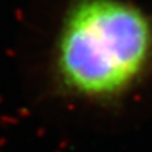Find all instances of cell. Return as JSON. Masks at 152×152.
<instances>
[{"mask_svg":"<svg viewBox=\"0 0 152 152\" xmlns=\"http://www.w3.org/2000/svg\"><path fill=\"white\" fill-rule=\"evenodd\" d=\"M152 72V17L127 0H72L49 56L59 96L113 106Z\"/></svg>","mask_w":152,"mask_h":152,"instance_id":"1","label":"cell"}]
</instances>
